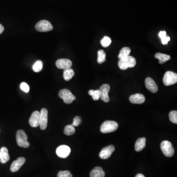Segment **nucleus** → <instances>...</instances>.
<instances>
[{"mask_svg":"<svg viewBox=\"0 0 177 177\" xmlns=\"http://www.w3.org/2000/svg\"><path fill=\"white\" fill-rule=\"evenodd\" d=\"M118 128L117 122L113 120H106L100 126V131L103 134H108L116 131Z\"/></svg>","mask_w":177,"mask_h":177,"instance_id":"obj_1","label":"nucleus"},{"mask_svg":"<svg viewBox=\"0 0 177 177\" xmlns=\"http://www.w3.org/2000/svg\"><path fill=\"white\" fill-rule=\"evenodd\" d=\"M16 139L18 145L21 147L27 148L30 146V143L28 141V136L25 131L23 130H18L16 135Z\"/></svg>","mask_w":177,"mask_h":177,"instance_id":"obj_2","label":"nucleus"},{"mask_svg":"<svg viewBox=\"0 0 177 177\" xmlns=\"http://www.w3.org/2000/svg\"><path fill=\"white\" fill-rule=\"evenodd\" d=\"M161 148L162 152L167 157H171L174 154V149L172 144L168 141L164 140L162 142Z\"/></svg>","mask_w":177,"mask_h":177,"instance_id":"obj_3","label":"nucleus"},{"mask_svg":"<svg viewBox=\"0 0 177 177\" xmlns=\"http://www.w3.org/2000/svg\"><path fill=\"white\" fill-rule=\"evenodd\" d=\"M59 96L61 98L63 99L64 102L66 104H70L73 100L76 99V97L70 90L67 89L61 90L59 93Z\"/></svg>","mask_w":177,"mask_h":177,"instance_id":"obj_4","label":"nucleus"},{"mask_svg":"<svg viewBox=\"0 0 177 177\" xmlns=\"http://www.w3.org/2000/svg\"><path fill=\"white\" fill-rule=\"evenodd\" d=\"M177 82V73L171 71H168L164 75L163 82L166 86L176 84Z\"/></svg>","mask_w":177,"mask_h":177,"instance_id":"obj_5","label":"nucleus"},{"mask_svg":"<svg viewBox=\"0 0 177 177\" xmlns=\"http://www.w3.org/2000/svg\"><path fill=\"white\" fill-rule=\"evenodd\" d=\"M35 29L40 32H46L51 31L53 27L50 22L47 20H41L37 23L35 26Z\"/></svg>","mask_w":177,"mask_h":177,"instance_id":"obj_6","label":"nucleus"},{"mask_svg":"<svg viewBox=\"0 0 177 177\" xmlns=\"http://www.w3.org/2000/svg\"><path fill=\"white\" fill-rule=\"evenodd\" d=\"M110 89V86L108 84H103L99 88L100 98L105 102H108L110 100L108 96V93Z\"/></svg>","mask_w":177,"mask_h":177,"instance_id":"obj_7","label":"nucleus"},{"mask_svg":"<svg viewBox=\"0 0 177 177\" xmlns=\"http://www.w3.org/2000/svg\"><path fill=\"white\" fill-rule=\"evenodd\" d=\"M70 148L68 146L61 145L57 148L56 152L59 157L65 158L70 155Z\"/></svg>","mask_w":177,"mask_h":177,"instance_id":"obj_8","label":"nucleus"},{"mask_svg":"<svg viewBox=\"0 0 177 177\" xmlns=\"http://www.w3.org/2000/svg\"><path fill=\"white\" fill-rule=\"evenodd\" d=\"M40 124L39 126L41 130H45L47 128L48 123V111L45 108H43L40 112Z\"/></svg>","mask_w":177,"mask_h":177,"instance_id":"obj_9","label":"nucleus"},{"mask_svg":"<svg viewBox=\"0 0 177 177\" xmlns=\"http://www.w3.org/2000/svg\"><path fill=\"white\" fill-rule=\"evenodd\" d=\"M40 112L35 111L32 114L30 118L29 124L33 128H37L40 124Z\"/></svg>","mask_w":177,"mask_h":177,"instance_id":"obj_10","label":"nucleus"},{"mask_svg":"<svg viewBox=\"0 0 177 177\" xmlns=\"http://www.w3.org/2000/svg\"><path fill=\"white\" fill-rule=\"evenodd\" d=\"M115 147L110 145L104 148L99 153V157L103 159H106L111 157L112 153L114 152Z\"/></svg>","mask_w":177,"mask_h":177,"instance_id":"obj_11","label":"nucleus"},{"mask_svg":"<svg viewBox=\"0 0 177 177\" xmlns=\"http://www.w3.org/2000/svg\"><path fill=\"white\" fill-rule=\"evenodd\" d=\"M72 61L69 59H59L56 62V65L58 69L66 70L70 69L72 66Z\"/></svg>","mask_w":177,"mask_h":177,"instance_id":"obj_12","label":"nucleus"},{"mask_svg":"<svg viewBox=\"0 0 177 177\" xmlns=\"http://www.w3.org/2000/svg\"><path fill=\"white\" fill-rule=\"evenodd\" d=\"M26 159L23 157H20L12 163L11 166V171L12 172H16L20 169V168L25 163Z\"/></svg>","mask_w":177,"mask_h":177,"instance_id":"obj_13","label":"nucleus"},{"mask_svg":"<svg viewBox=\"0 0 177 177\" xmlns=\"http://www.w3.org/2000/svg\"><path fill=\"white\" fill-rule=\"evenodd\" d=\"M145 85L148 90L152 93H156L158 91V87L152 78H147L145 80Z\"/></svg>","mask_w":177,"mask_h":177,"instance_id":"obj_14","label":"nucleus"},{"mask_svg":"<svg viewBox=\"0 0 177 177\" xmlns=\"http://www.w3.org/2000/svg\"><path fill=\"white\" fill-rule=\"evenodd\" d=\"M129 101L134 104H142L145 101V98L143 94L136 93L129 97Z\"/></svg>","mask_w":177,"mask_h":177,"instance_id":"obj_15","label":"nucleus"},{"mask_svg":"<svg viewBox=\"0 0 177 177\" xmlns=\"http://www.w3.org/2000/svg\"><path fill=\"white\" fill-rule=\"evenodd\" d=\"M8 150L6 147H3L0 150V161L2 163H6L10 160Z\"/></svg>","mask_w":177,"mask_h":177,"instance_id":"obj_16","label":"nucleus"},{"mask_svg":"<svg viewBox=\"0 0 177 177\" xmlns=\"http://www.w3.org/2000/svg\"><path fill=\"white\" fill-rule=\"evenodd\" d=\"M146 139L145 137L140 138L137 139L135 144V150L136 151L139 152L143 150L146 146Z\"/></svg>","mask_w":177,"mask_h":177,"instance_id":"obj_17","label":"nucleus"},{"mask_svg":"<svg viewBox=\"0 0 177 177\" xmlns=\"http://www.w3.org/2000/svg\"><path fill=\"white\" fill-rule=\"evenodd\" d=\"M105 175L104 171L100 167H96L90 173L91 177H104Z\"/></svg>","mask_w":177,"mask_h":177,"instance_id":"obj_18","label":"nucleus"},{"mask_svg":"<svg viewBox=\"0 0 177 177\" xmlns=\"http://www.w3.org/2000/svg\"><path fill=\"white\" fill-rule=\"evenodd\" d=\"M155 58L158 59L159 61V64H162L166 61L169 60L171 59V57L168 55L165 54L163 53H157L155 55Z\"/></svg>","mask_w":177,"mask_h":177,"instance_id":"obj_19","label":"nucleus"},{"mask_svg":"<svg viewBox=\"0 0 177 177\" xmlns=\"http://www.w3.org/2000/svg\"><path fill=\"white\" fill-rule=\"evenodd\" d=\"M74 75H75V72L72 69L70 68V69L64 70L63 77L65 80L67 81L70 80V79H72Z\"/></svg>","mask_w":177,"mask_h":177,"instance_id":"obj_20","label":"nucleus"},{"mask_svg":"<svg viewBox=\"0 0 177 177\" xmlns=\"http://www.w3.org/2000/svg\"><path fill=\"white\" fill-rule=\"evenodd\" d=\"M130 52H131V49L129 47H124L122 49L120 50L119 55L118 56V58L120 59L128 57L129 56Z\"/></svg>","mask_w":177,"mask_h":177,"instance_id":"obj_21","label":"nucleus"},{"mask_svg":"<svg viewBox=\"0 0 177 177\" xmlns=\"http://www.w3.org/2000/svg\"><path fill=\"white\" fill-rule=\"evenodd\" d=\"M119 67L120 69L122 70H126L129 68V65L128 64V61L126 60V57L125 58H123V59H120L118 63Z\"/></svg>","mask_w":177,"mask_h":177,"instance_id":"obj_22","label":"nucleus"},{"mask_svg":"<svg viewBox=\"0 0 177 177\" xmlns=\"http://www.w3.org/2000/svg\"><path fill=\"white\" fill-rule=\"evenodd\" d=\"M75 132V126L72 125H66L64 129V134L66 135L70 136L73 135Z\"/></svg>","mask_w":177,"mask_h":177,"instance_id":"obj_23","label":"nucleus"},{"mask_svg":"<svg viewBox=\"0 0 177 177\" xmlns=\"http://www.w3.org/2000/svg\"><path fill=\"white\" fill-rule=\"evenodd\" d=\"M98 64H101L104 63L106 61V54L102 50H100L98 51Z\"/></svg>","mask_w":177,"mask_h":177,"instance_id":"obj_24","label":"nucleus"},{"mask_svg":"<svg viewBox=\"0 0 177 177\" xmlns=\"http://www.w3.org/2000/svg\"><path fill=\"white\" fill-rule=\"evenodd\" d=\"M43 67V63L41 61H38L34 63L33 66V70L34 72H40Z\"/></svg>","mask_w":177,"mask_h":177,"instance_id":"obj_25","label":"nucleus"},{"mask_svg":"<svg viewBox=\"0 0 177 177\" xmlns=\"http://www.w3.org/2000/svg\"><path fill=\"white\" fill-rule=\"evenodd\" d=\"M88 94L92 96L94 100H98L100 98V92L99 90H91L88 91Z\"/></svg>","mask_w":177,"mask_h":177,"instance_id":"obj_26","label":"nucleus"},{"mask_svg":"<svg viewBox=\"0 0 177 177\" xmlns=\"http://www.w3.org/2000/svg\"><path fill=\"white\" fill-rule=\"evenodd\" d=\"M111 42L112 41H111V39L109 37L105 36L101 40L100 43H101V44L103 47H107L110 45Z\"/></svg>","mask_w":177,"mask_h":177,"instance_id":"obj_27","label":"nucleus"},{"mask_svg":"<svg viewBox=\"0 0 177 177\" xmlns=\"http://www.w3.org/2000/svg\"><path fill=\"white\" fill-rule=\"evenodd\" d=\"M169 119L171 122L177 124V111L174 110L171 111L169 114Z\"/></svg>","mask_w":177,"mask_h":177,"instance_id":"obj_28","label":"nucleus"},{"mask_svg":"<svg viewBox=\"0 0 177 177\" xmlns=\"http://www.w3.org/2000/svg\"><path fill=\"white\" fill-rule=\"evenodd\" d=\"M126 59L127 61H128V64H129V68L134 67L135 66L136 64V61L134 57L130 56H129L128 57H126Z\"/></svg>","mask_w":177,"mask_h":177,"instance_id":"obj_29","label":"nucleus"},{"mask_svg":"<svg viewBox=\"0 0 177 177\" xmlns=\"http://www.w3.org/2000/svg\"><path fill=\"white\" fill-rule=\"evenodd\" d=\"M58 177H72V174L69 171H61L58 173Z\"/></svg>","mask_w":177,"mask_h":177,"instance_id":"obj_30","label":"nucleus"},{"mask_svg":"<svg viewBox=\"0 0 177 177\" xmlns=\"http://www.w3.org/2000/svg\"><path fill=\"white\" fill-rule=\"evenodd\" d=\"M20 88L26 93L29 92L30 87L26 83L22 82L20 84Z\"/></svg>","mask_w":177,"mask_h":177,"instance_id":"obj_31","label":"nucleus"},{"mask_svg":"<svg viewBox=\"0 0 177 177\" xmlns=\"http://www.w3.org/2000/svg\"><path fill=\"white\" fill-rule=\"evenodd\" d=\"M82 120L81 118L79 116H76L75 117V119L73 120L72 125L74 126H78L81 124Z\"/></svg>","mask_w":177,"mask_h":177,"instance_id":"obj_32","label":"nucleus"},{"mask_svg":"<svg viewBox=\"0 0 177 177\" xmlns=\"http://www.w3.org/2000/svg\"><path fill=\"white\" fill-rule=\"evenodd\" d=\"M161 39L162 43L165 45V44H167L168 43V41H170V38L169 37L166 36V37H165V38H163L162 39Z\"/></svg>","mask_w":177,"mask_h":177,"instance_id":"obj_33","label":"nucleus"},{"mask_svg":"<svg viewBox=\"0 0 177 177\" xmlns=\"http://www.w3.org/2000/svg\"><path fill=\"white\" fill-rule=\"evenodd\" d=\"M158 35H159V38H161V39H162L163 38L166 37V32L165 31H161L159 32Z\"/></svg>","mask_w":177,"mask_h":177,"instance_id":"obj_34","label":"nucleus"},{"mask_svg":"<svg viewBox=\"0 0 177 177\" xmlns=\"http://www.w3.org/2000/svg\"><path fill=\"white\" fill-rule=\"evenodd\" d=\"M4 31V26H2V24H0V34L2 33L3 31Z\"/></svg>","mask_w":177,"mask_h":177,"instance_id":"obj_35","label":"nucleus"},{"mask_svg":"<svg viewBox=\"0 0 177 177\" xmlns=\"http://www.w3.org/2000/svg\"><path fill=\"white\" fill-rule=\"evenodd\" d=\"M135 177H145L143 174H138L137 175H136Z\"/></svg>","mask_w":177,"mask_h":177,"instance_id":"obj_36","label":"nucleus"}]
</instances>
